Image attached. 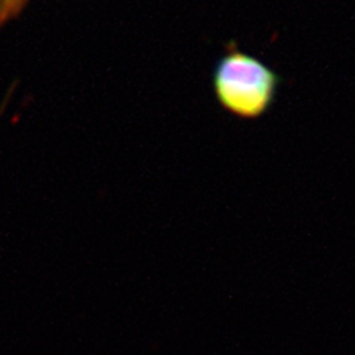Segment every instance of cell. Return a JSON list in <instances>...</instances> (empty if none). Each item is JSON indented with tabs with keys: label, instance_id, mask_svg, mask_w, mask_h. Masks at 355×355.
I'll use <instances>...</instances> for the list:
<instances>
[{
	"label": "cell",
	"instance_id": "1",
	"mask_svg": "<svg viewBox=\"0 0 355 355\" xmlns=\"http://www.w3.org/2000/svg\"><path fill=\"white\" fill-rule=\"evenodd\" d=\"M277 76L263 62L232 52L216 67L215 91L227 110L240 117L261 116L272 101Z\"/></svg>",
	"mask_w": 355,
	"mask_h": 355
},
{
	"label": "cell",
	"instance_id": "2",
	"mask_svg": "<svg viewBox=\"0 0 355 355\" xmlns=\"http://www.w3.org/2000/svg\"><path fill=\"white\" fill-rule=\"evenodd\" d=\"M27 0H0V27L8 19L15 17L24 6Z\"/></svg>",
	"mask_w": 355,
	"mask_h": 355
}]
</instances>
